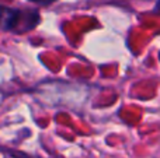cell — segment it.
Segmentation results:
<instances>
[{
    "mask_svg": "<svg viewBox=\"0 0 160 158\" xmlns=\"http://www.w3.org/2000/svg\"><path fill=\"white\" fill-rule=\"evenodd\" d=\"M39 14L37 10H18V8H3V30L25 32L37 27Z\"/></svg>",
    "mask_w": 160,
    "mask_h": 158,
    "instance_id": "obj_1",
    "label": "cell"
},
{
    "mask_svg": "<svg viewBox=\"0 0 160 158\" xmlns=\"http://www.w3.org/2000/svg\"><path fill=\"white\" fill-rule=\"evenodd\" d=\"M28 2H34V3H38V4H49L53 0H28Z\"/></svg>",
    "mask_w": 160,
    "mask_h": 158,
    "instance_id": "obj_2",
    "label": "cell"
},
{
    "mask_svg": "<svg viewBox=\"0 0 160 158\" xmlns=\"http://www.w3.org/2000/svg\"><path fill=\"white\" fill-rule=\"evenodd\" d=\"M158 13H160V0H158V3H156V8H155Z\"/></svg>",
    "mask_w": 160,
    "mask_h": 158,
    "instance_id": "obj_3",
    "label": "cell"
}]
</instances>
